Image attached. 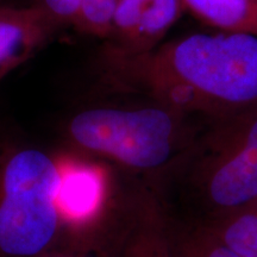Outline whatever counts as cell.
I'll return each instance as SVG.
<instances>
[{"label": "cell", "mask_w": 257, "mask_h": 257, "mask_svg": "<svg viewBox=\"0 0 257 257\" xmlns=\"http://www.w3.org/2000/svg\"><path fill=\"white\" fill-rule=\"evenodd\" d=\"M35 257H87V256H86L85 252L80 251V250L69 248V246H64V245H56L54 246V248L41 252L40 255Z\"/></svg>", "instance_id": "cell-12"}, {"label": "cell", "mask_w": 257, "mask_h": 257, "mask_svg": "<svg viewBox=\"0 0 257 257\" xmlns=\"http://www.w3.org/2000/svg\"><path fill=\"white\" fill-rule=\"evenodd\" d=\"M205 230L237 257H257V201Z\"/></svg>", "instance_id": "cell-9"}, {"label": "cell", "mask_w": 257, "mask_h": 257, "mask_svg": "<svg viewBox=\"0 0 257 257\" xmlns=\"http://www.w3.org/2000/svg\"><path fill=\"white\" fill-rule=\"evenodd\" d=\"M198 121L157 104L94 107L74 115L67 133L82 153L153 179L186 147Z\"/></svg>", "instance_id": "cell-3"}, {"label": "cell", "mask_w": 257, "mask_h": 257, "mask_svg": "<svg viewBox=\"0 0 257 257\" xmlns=\"http://www.w3.org/2000/svg\"><path fill=\"white\" fill-rule=\"evenodd\" d=\"M115 87L148 96L193 118H217L257 107V35L192 34L136 55L104 50Z\"/></svg>", "instance_id": "cell-1"}, {"label": "cell", "mask_w": 257, "mask_h": 257, "mask_svg": "<svg viewBox=\"0 0 257 257\" xmlns=\"http://www.w3.org/2000/svg\"><path fill=\"white\" fill-rule=\"evenodd\" d=\"M86 0H37L41 6L61 28H74L80 10Z\"/></svg>", "instance_id": "cell-11"}, {"label": "cell", "mask_w": 257, "mask_h": 257, "mask_svg": "<svg viewBox=\"0 0 257 257\" xmlns=\"http://www.w3.org/2000/svg\"><path fill=\"white\" fill-rule=\"evenodd\" d=\"M96 252L102 257H175L169 221L149 185L125 195Z\"/></svg>", "instance_id": "cell-5"}, {"label": "cell", "mask_w": 257, "mask_h": 257, "mask_svg": "<svg viewBox=\"0 0 257 257\" xmlns=\"http://www.w3.org/2000/svg\"><path fill=\"white\" fill-rule=\"evenodd\" d=\"M185 11L224 32L257 35V0H182Z\"/></svg>", "instance_id": "cell-8"}, {"label": "cell", "mask_w": 257, "mask_h": 257, "mask_svg": "<svg viewBox=\"0 0 257 257\" xmlns=\"http://www.w3.org/2000/svg\"><path fill=\"white\" fill-rule=\"evenodd\" d=\"M184 12L182 0H119L105 49L127 55L153 50Z\"/></svg>", "instance_id": "cell-6"}, {"label": "cell", "mask_w": 257, "mask_h": 257, "mask_svg": "<svg viewBox=\"0 0 257 257\" xmlns=\"http://www.w3.org/2000/svg\"><path fill=\"white\" fill-rule=\"evenodd\" d=\"M169 225L175 257H237L210 231Z\"/></svg>", "instance_id": "cell-10"}, {"label": "cell", "mask_w": 257, "mask_h": 257, "mask_svg": "<svg viewBox=\"0 0 257 257\" xmlns=\"http://www.w3.org/2000/svg\"><path fill=\"white\" fill-rule=\"evenodd\" d=\"M60 29L38 4L0 6V80L46 47Z\"/></svg>", "instance_id": "cell-7"}, {"label": "cell", "mask_w": 257, "mask_h": 257, "mask_svg": "<svg viewBox=\"0 0 257 257\" xmlns=\"http://www.w3.org/2000/svg\"><path fill=\"white\" fill-rule=\"evenodd\" d=\"M59 161L35 147L0 148V257H35L60 245Z\"/></svg>", "instance_id": "cell-4"}, {"label": "cell", "mask_w": 257, "mask_h": 257, "mask_svg": "<svg viewBox=\"0 0 257 257\" xmlns=\"http://www.w3.org/2000/svg\"><path fill=\"white\" fill-rule=\"evenodd\" d=\"M149 186L169 223L186 229H207L257 201V107L199 118Z\"/></svg>", "instance_id": "cell-2"}]
</instances>
